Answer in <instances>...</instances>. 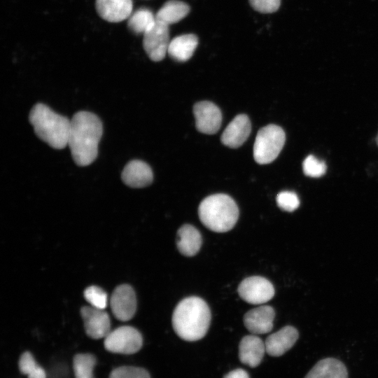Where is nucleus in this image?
<instances>
[{
	"instance_id": "1",
	"label": "nucleus",
	"mask_w": 378,
	"mask_h": 378,
	"mask_svg": "<svg viewBox=\"0 0 378 378\" xmlns=\"http://www.w3.org/2000/svg\"><path fill=\"white\" fill-rule=\"evenodd\" d=\"M102 132V123L97 115L88 111H79L74 115L67 146L77 165L85 167L94 161Z\"/></svg>"
},
{
	"instance_id": "2",
	"label": "nucleus",
	"mask_w": 378,
	"mask_h": 378,
	"mask_svg": "<svg viewBox=\"0 0 378 378\" xmlns=\"http://www.w3.org/2000/svg\"><path fill=\"white\" fill-rule=\"evenodd\" d=\"M211 319L210 309L199 297L184 298L175 307L172 326L176 335L183 340L197 341L206 334Z\"/></svg>"
},
{
	"instance_id": "3",
	"label": "nucleus",
	"mask_w": 378,
	"mask_h": 378,
	"mask_svg": "<svg viewBox=\"0 0 378 378\" xmlns=\"http://www.w3.org/2000/svg\"><path fill=\"white\" fill-rule=\"evenodd\" d=\"M29 120L37 136L50 147L62 149L67 146L71 120L42 103L33 106Z\"/></svg>"
},
{
	"instance_id": "4",
	"label": "nucleus",
	"mask_w": 378,
	"mask_h": 378,
	"mask_svg": "<svg viewBox=\"0 0 378 378\" xmlns=\"http://www.w3.org/2000/svg\"><path fill=\"white\" fill-rule=\"evenodd\" d=\"M239 214L234 200L225 194L208 196L198 207L200 221L206 227L216 232H225L232 229Z\"/></svg>"
},
{
	"instance_id": "5",
	"label": "nucleus",
	"mask_w": 378,
	"mask_h": 378,
	"mask_svg": "<svg viewBox=\"0 0 378 378\" xmlns=\"http://www.w3.org/2000/svg\"><path fill=\"white\" fill-rule=\"evenodd\" d=\"M285 132L281 127L268 125L262 127L257 133L253 146V158L260 164H266L274 161L285 144Z\"/></svg>"
},
{
	"instance_id": "6",
	"label": "nucleus",
	"mask_w": 378,
	"mask_h": 378,
	"mask_svg": "<svg viewBox=\"0 0 378 378\" xmlns=\"http://www.w3.org/2000/svg\"><path fill=\"white\" fill-rule=\"evenodd\" d=\"M105 349L112 353L132 354L142 346L143 338L135 328L121 326L111 330L104 338Z\"/></svg>"
},
{
	"instance_id": "7",
	"label": "nucleus",
	"mask_w": 378,
	"mask_h": 378,
	"mask_svg": "<svg viewBox=\"0 0 378 378\" xmlns=\"http://www.w3.org/2000/svg\"><path fill=\"white\" fill-rule=\"evenodd\" d=\"M237 292L244 301L252 304H262L273 298L274 288L266 278L252 276L239 284Z\"/></svg>"
},
{
	"instance_id": "8",
	"label": "nucleus",
	"mask_w": 378,
	"mask_h": 378,
	"mask_svg": "<svg viewBox=\"0 0 378 378\" xmlns=\"http://www.w3.org/2000/svg\"><path fill=\"white\" fill-rule=\"evenodd\" d=\"M169 25L156 20L144 34L143 46L149 58L154 62L163 59L169 45Z\"/></svg>"
},
{
	"instance_id": "9",
	"label": "nucleus",
	"mask_w": 378,
	"mask_h": 378,
	"mask_svg": "<svg viewBox=\"0 0 378 378\" xmlns=\"http://www.w3.org/2000/svg\"><path fill=\"white\" fill-rule=\"evenodd\" d=\"M110 304L114 316L122 321L130 320L135 314L136 299L134 289L128 284L117 286L113 290Z\"/></svg>"
},
{
	"instance_id": "10",
	"label": "nucleus",
	"mask_w": 378,
	"mask_h": 378,
	"mask_svg": "<svg viewBox=\"0 0 378 378\" xmlns=\"http://www.w3.org/2000/svg\"><path fill=\"white\" fill-rule=\"evenodd\" d=\"M197 130L204 134H213L218 132L222 122L219 108L212 102H197L193 107Z\"/></svg>"
},
{
	"instance_id": "11",
	"label": "nucleus",
	"mask_w": 378,
	"mask_h": 378,
	"mask_svg": "<svg viewBox=\"0 0 378 378\" xmlns=\"http://www.w3.org/2000/svg\"><path fill=\"white\" fill-rule=\"evenodd\" d=\"M80 314L87 335L93 339L105 338L111 332V321L104 309L92 306L83 307Z\"/></svg>"
},
{
	"instance_id": "12",
	"label": "nucleus",
	"mask_w": 378,
	"mask_h": 378,
	"mask_svg": "<svg viewBox=\"0 0 378 378\" xmlns=\"http://www.w3.org/2000/svg\"><path fill=\"white\" fill-rule=\"evenodd\" d=\"M274 317L275 312L271 306L262 305L245 314L244 324L251 334H265L272 330Z\"/></svg>"
},
{
	"instance_id": "13",
	"label": "nucleus",
	"mask_w": 378,
	"mask_h": 378,
	"mask_svg": "<svg viewBox=\"0 0 378 378\" xmlns=\"http://www.w3.org/2000/svg\"><path fill=\"white\" fill-rule=\"evenodd\" d=\"M299 337L298 331L287 326L269 335L265 341L266 353L271 356H280L290 349Z\"/></svg>"
},
{
	"instance_id": "14",
	"label": "nucleus",
	"mask_w": 378,
	"mask_h": 378,
	"mask_svg": "<svg viewBox=\"0 0 378 378\" xmlns=\"http://www.w3.org/2000/svg\"><path fill=\"white\" fill-rule=\"evenodd\" d=\"M251 130L249 118L244 114L234 118L221 135L222 143L230 148L241 146L248 139Z\"/></svg>"
},
{
	"instance_id": "15",
	"label": "nucleus",
	"mask_w": 378,
	"mask_h": 378,
	"mask_svg": "<svg viewBox=\"0 0 378 378\" xmlns=\"http://www.w3.org/2000/svg\"><path fill=\"white\" fill-rule=\"evenodd\" d=\"M121 178L125 185L131 188H144L150 185L153 178L150 166L139 160L130 161L124 167Z\"/></svg>"
},
{
	"instance_id": "16",
	"label": "nucleus",
	"mask_w": 378,
	"mask_h": 378,
	"mask_svg": "<svg viewBox=\"0 0 378 378\" xmlns=\"http://www.w3.org/2000/svg\"><path fill=\"white\" fill-rule=\"evenodd\" d=\"M95 6L99 15L110 22H120L132 13V0H96Z\"/></svg>"
},
{
	"instance_id": "17",
	"label": "nucleus",
	"mask_w": 378,
	"mask_h": 378,
	"mask_svg": "<svg viewBox=\"0 0 378 378\" xmlns=\"http://www.w3.org/2000/svg\"><path fill=\"white\" fill-rule=\"evenodd\" d=\"M266 352L265 342L255 335L244 336L239 345L240 361L251 368H255L261 363Z\"/></svg>"
},
{
	"instance_id": "18",
	"label": "nucleus",
	"mask_w": 378,
	"mask_h": 378,
	"mask_svg": "<svg viewBox=\"0 0 378 378\" xmlns=\"http://www.w3.org/2000/svg\"><path fill=\"white\" fill-rule=\"evenodd\" d=\"M202 244L199 230L190 224L182 225L177 231L176 246L179 252L187 257L195 255Z\"/></svg>"
},
{
	"instance_id": "19",
	"label": "nucleus",
	"mask_w": 378,
	"mask_h": 378,
	"mask_svg": "<svg viewBox=\"0 0 378 378\" xmlns=\"http://www.w3.org/2000/svg\"><path fill=\"white\" fill-rule=\"evenodd\" d=\"M197 45L198 38L195 34L178 36L170 41L167 53L176 61L186 62L192 56Z\"/></svg>"
},
{
	"instance_id": "20",
	"label": "nucleus",
	"mask_w": 378,
	"mask_h": 378,
	"mask_svg": "<svg viewBox=\"0 0 378 378\" xmlns=\"http://www.w3.org/2000/svg\"><path fill=\"white\" fill-rule=\"evenodd\" d=\"M304 378H348V372L340 360L327 358L316 363Z\"/></svg>"
},
{
	"instance_id": "21",
	"label": "nucleus",
	"mask_w": 378,
	"mask_h": 378,
	"mask_svg": "<svg viewBox=\"0 0 378 378\" xmlns=\"http://www.w3.org/2000/svg\"><path fill=\"white\" fill-rule=\"evenodd\" d=\"M190 12L189 6L181 1L169 0L164 3L155 15L156 20L167 25L176 23Z\"/></svg>"
},
{
	"instance_id": "22",
	"label": "nucleus",
	"mask_w": 378,
	"mask_h": 378,
	"mask_svg": "<svg viewBox=\"0 0 378 378\" xmlns=\"http://www.w3.org/2000/svg\"><path fill=\"white\" fill-rule=\"evenodd\" d=\"M155 15L146 8H141L132 13L128 18V28L134 34H144L155 22Z\"/></svg>"
},
{
	"instance_id": "23",
	"label": "nucleus",
	"mask_w": 378,
	"mask_h": 378,
	"mask_svg": "<svg viewBox=\"0 0 378 378\" xmlns=\"http://www.w3.org/2000/svg\"><path fill=\"white\" fill-rule=\"evenodd\" d=\"M96 358L90 354H78L74 358L73 367L76 378H94L93 370Z\"/></svg>"
},
{
	"instance_id": "24",
	"label": "nucleus",
	"mask_w": 378,
	"mask_h": 378,
	"mask_svg": "<svg viewBox=\"0 0 378 378\" xmlns=\"http://www.w3.org/2000/svg\"><path fill=\"white\" fill-rule=\"evenodd\" d=\"M18 366L21 373L27 375V378H46L45 370L36 363L29 351L20 356Z\"/></svg>"
},
{
	"instance_id": "25",
	"label": "nucleus",
	"mask_w": 378,
	"mask_h": 378,
	"mask_svg": "<svg viewBox=\"0 0 378 378\" xmlns=\"http://www.w3.org/2000/svg\"><path fill=\"white\" fill-rule=\"evenodd\" d=\"M326 169V163L312 155H308L302 162L303 172L309 177H321L325 174Z\"/></svg>"
},
{
	"instance_id": "26",
	"label": "nucleus",
	"mask_w": 378,
	"mask_h": 378,
	"mask_svg": "<svg viewBox=\"0 0 378 378\" xmlns=\"http://www.w3.org/2000/svg\"><path fill=\"white\" fill-rule=\"evenodd\" d=\"M84 297L93 307L104 309L107 306V294L99 286L88 287L84 291Z\"/></svg>"
},
{
	"instance_id": "27",
	"label": "nucleus",
	"mask_w": 378,
	"mask_h": 378,
	"mask_svg": "<svg viewBox=\"0 0 378 378\" xmlns=\"http://www.w3.org/2000/svg\"><path fill=\"white\" fill-rule=\"evenodd\" d=\"M109 378H150L148 371L141 368L122 366L111 371Z\"/></svg>"
},
{
	"instance_id": "28",
	"label": "nucleus",
	"mask_w": 378,
	"mask_h": 378,
	"mask_svg": "<svg viewBox=\"0 0 378 378\" xmlns=\"http://www.w3.org/2000/svg\"><path fill=\"white\" fill-rule=\"evenodd\" d=\"M278 206L284 211L292 212L300 205V200L294 192L282 191L279 192L276 198Z\"/></svg>"
},
{
	"instance_id": "29",
	"label": "nucleus",
	"mask_w": 378,
	"mask_h": 378,
	"mask_svg": "<svg viewBox=\"0 0 378 378\" xmlns=\"http://www.w3.org/2000/svg\"><path fill=\"white\" fill-rule=\"evenodd\" d=\"M251 7L262 13L276 12L281 4V0H248Z\"/></svg>"
},
{
	"instance_id": "30",
	"label": "nucleus",
	"mask_w": 378,
	"mask_h": 378,
	"mask_svg": "<svg viewBox=\"0 0 378 378\" xmlns=\"http://www.w3.org/2000/svg\"><path fill=\"white\" fill-rule=\"evenodd\" d=\"M223 378H249V376L243 369H236L226 374Z\"/></svg>"
},
{
	"instance_id": "31",
	"label": "nucleus",
	"mask_w": 378,
	"mask_h": 378,
	"mask_svg": "<svg viewBox=\"0 0 378 378\" xmlns=\"http://www.w3.org/2000/svg\"><path fill=\"white\" fill-rule=\"evenodd\" d=\"M376 140H377V145H378V134H377V139H376Z\"/></svg>"
}]
</instances>
